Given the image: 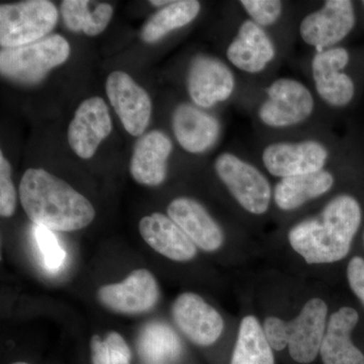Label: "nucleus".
<instances>
[{"label":"nucleus","mask_w":364,"mask_h":364,"mask_svg":"<svg viewBox=\"0 0 364 364\" xmlns=\"http://www.w3.org/2000/svg\"><path fill=\"white\" fill-rule=\"evenodd\" d=\"M360 224V205L353 196L342 195L328 203L318 217L296 225L289 242L309 264L337 262L350 251Z\"/></svg>","instance_id":"obj_1"},{"label":"nucleus","mask_w":364,"mask_h":364,"mask_svg":"<svg viewBox=\"0 0 364 364\" xmlns=\"http://www.w3.org/2000/svg\"><path fill=\"white\" fill-rule=\"evenodd\" d=\"M20 198L31 221L51 231H78L95 218V208L85 196L42 168L26 170Z\"/></svg>","instance_id":"obj_2"},{"label":"nucleus","mask_w":364,"mask_h":364,"mask_svg":"<svg viewBox=\"0 0 364 364\" xmlns=\"http://www.w3.org/2000/svg\"><path fill=\"white\" fill-rule=\"evenodd\" d=\"M70 45L60 35L48 36L32 44L0 52L2 76L23 85H35L70 56Z\"/></svg>","instance_id":"obj_3"},{"label":"nucleus","mask_w":364,"mask_h":364,"mask_svg":"<svg viewBox=\"0 0 364 364\" xmlns=\"http://www.w3.org/2000/svg\"><path fill=\"white\" fill-rule=\"evenodd\" d=\"M59 13L48 0H28L0 6V45L21 47L44 39L57 25Z\"/></svg>","instance_id":"obj_4"},{"label":"nucleus","mask_w":364,"mask_h":364,"mask_svg":"<svg viewBox=\"0 0 364 364\" xmlns=\"http://www.w3.org/2000/svg\"><path fill=\"white\" fill-rule=\"evenodd\" d=\"M215 169L242 208L254 215L267 212L272 200V188L259 170L231 153L220 155Z\"/></svg>","instance_id":"obj_5"},{"label":"nucleus","mask_w":364,"mask_h":364,"mask_svg":"<svg viewBox=\"0 0 364 364\" xmlns=\"http://www.w3.org/2000/svg\"><path fill=\"white\" fill-rule=\"evenodd\" d=\"M268 98L261 105L259 117L269 127L284 128L301 123L312 114V93L299 81L280 78L267 90Z\"/></svg>","instance_id":"obj_6"},{"label":"nucleus","mask_w":364,"mask_h":364,"mask_svg":"<svg viewBox=\"0 0 364 364\" xmlns=\"http://www.w3.org/2000/svg\"><path fill=\"white\" fill-rule=\"evenodd\" d=\"M105 90L126 131L132 136L144 135L152 114V104L147 91L123 71L109 74Z\"/></svg>","instance_id":"obj_7"},{"label":"nucleus","mask_w":364,"mask_h":364,"mask_svg":"<svg viewBox=\"0 0 364 364\" xmlns=\"http://www.w3.org/2000/svg\"><path fill=\"white\" fill-rule=\"evenodd\" d=\"M97 298L112 312L138 315L154 308L159 299V287L149 270L136 269L124 282L100 287Z\"/></svg>","instance_id":"obj_8"},{"label":"nucleus","mask_w":364,"mask_h":364,"mask_svg":"<svg viewBox=\"0 0 364 364\" xmlns=\"http://www.w3.org/2000/svg\"><path fill=\"white\" fill-rule=\"evenodd\" d=\"M355 25L353 4L349 0H328L320 11L306 16L299 26L301 39L318 52L347 37Z\"/></svg>","instance_id":"obj_9"},{"label":"nucleus","mask_w":364,"mask_h":364,"mask_svg":"<svg viewBox=\"0 0 364 364\" xmlns=\"http://www.w3.org/2000/svg\"><path fill=\"white\" fill-rule=\"evenodd\" d=\"M172 317L181 331L198 346L215 344L224 331L222 316L196 294L177 296L172 306Z\"/></svg>","instance_id":"obj_10"},{"label":"nucleus","mask_w":364,"mask_h":364,"mask_svg":"<svg viewBox=\"0 0 364 364\" xmlns=\"http://www.w3.org/2000/svg\"><path fill=\"white\" fill-rule=\"evenodd\" d=\"M327 304L320 298L311 299L298 317L287 323L289 352L296 363H312L320 354L327 328Z\"/></svg>","instance_id":"obj_11"},{"label":"nucleus","mask_w":364,"mask_h":364,"mask_svg":"<svg viewBox=\"0 0 364 364\" xmlns=\"http://www.w3.org/2000/svg\"><path fill=\"white\" fill-rule=\"evenodd\" d=\"M327 159V149L317 141L274 143L267 146L262 154L268 172L282 178L320 171Z\"/></svg>","instance_id":"obj_12"},{"label":"nucleus","mask_w":364,"mask_h":364,"mask_svg":"<svg viewBox=\"0 0 364 364\" xmlns=\"http://www.w3.org/2000/svg\"><path fill=\"white\" fill-rule=\"evenodd\" d=\"M112 130L111 114L105 100L90 97L81 102L68 128L69 145L82 159H90Z\"/></svg>","instance_id":"obj_13"},{"label":"nucleus","mask_w":364,"mask_h":364,"mask_svg":"<svg viewBox=\"0 0 364 364\" xmlns=\"http://www.w3.org/2000/svg\"><path fill=\"white\" fill-rule=\"evenodd\" d=\"M235 87L233 73L221 60L198 55L191 61L188 76L189 97L200 107H212L231 97Z\"/></svg>","instance_id":"obj_14"},{"label":"nucleus","mask_w":364,"mask_h":364,"mask_svg":"<svg viewBox=\"0 0 364 364\" xmlns=\"http://www.w3.org/2000/svg\"><path fill=\"white\" fill-rule=\"evenodd\" d=\"M348 62V52L341 47L318 52L314 57L312 72L316 90L333 107H345L354 97L353 81L342 72Z\"/></svg>","instance_id":"obj_15"},{"label":"nucleus","mask_w":364,"mask_h":364,"mask_svg":"<svg viewBox=\"0 0 364 364\" xmlns=\"http://www.w3.org/2000/svg\"><path fill=\"white\" fill-rule=\"evenodd\" d=\"M167 213L196 247L207 252H214L222 247L224 233L221 227L200 203L193 198H177L169 203Z\"/></svg>","instance_id":"obj_16"},{"label":"nucleus","mask_w":364,"mask_h":364,"mask_svg":"<svg viewBox=\"0 0 364 364\" xmlns=\"http://www.w3.org/2000/svg\"><path fill=\"white\" fill-rule=\"evenodd\" d=\"M139 231L153 250L178 262L193 259L198 247L168 215L154 213L146 215L139 224Z\"/></svg>","instance_id":"obj_17"},{"label":"nucleus","mask_w":364,"mask_h":364,"mask_svg":"<svg viewBox=\"0 0 364 364\" xmlns=\"http://www.w3.org/2000/svg\"><path fill=\"white\" fill-rule=\"evenodd\" d=\"M171 151V140L162 132L144 134L134 146L130 165L133 178L143 186H160L166 178Z\"/></svg>","instance_id":"obj_18"},{"label":"nucleus","mask_w":364,"mask_h":364,"mask_svg":"<svg viewBox=\"0 0 364 364\" xmlns=\"http://www.w3.org/2000/svg\"><path fill=\"white\" fill-rule=\"evenodd\" d=\"M172 127L179 145L193 154H200L213 147L221 132V126L215 117L189 104L176 107Z\"/></svg>","instance_id":"obj_19"},{"label":"nucleus","mask_w":364,"mask_h":364,"mask_svg":"<svg viewBox=\"0 0 364 364\" xmlns=\"http://www.w3.org/2000/svg\"><path fill=\"white\" fill-rule=\"evenodd\" d=\"M358 320V313L349 306L332 314L321 345L323 363L364 364V354L351 341V333Z\"/></svg>","instance_id":"obj_20"},{"label":"nucleus","mask_w":364,"mask_h":364,"mask_svg":"<svg viewBox=\"0 0 364 364\" xmlns=\"http://www.w3.org/2000/svg\"><path fill=\"white\" fill-rule=\"evenodd\" d=\"M272 41L261 26L253 21H245L238 35L227 50L229 61L242 71L258 73L274 58Z\"/></svg>","instance_id":"obj_21"},{"label":"nucleus","mask_w":364,"mask_h":364,"mask_svg":"<svg viewBox=\"0 0 364 364\" xmlns=\"http://www.w3.org/2000/svg\"><path fill=\"white\" fill-rule=\"evenodd\" d=\"M334 177L320 170L314 173L286 177L277 184L273 198L282 210H294L314 198L325 195L332 188Z\"/></svg>","instance_id":"obj_22"},{"label":"nucleus","mask_w":364,"mask_h":364,"mask_svg":"<svg viewBox=\"0 0 364 364\" xmlns=\"http://www.w3.org/2000/svg\"><path fill=\"white\" fill-rule=\"evenodd\" d=\"M273 349L265 338L259 320L246 316L241 321L230 364H274Z\"/></svg>","instance_id":"obj_23"},{"label":"nucleus","mask_w":364,"mask_h":364,"mask_svg":"<svg viewBox=\"0 0 364 364\" xmlns=\"http://www.w3.org/2000/svg\"><path fill=\"white\" fill-rule=\"evenodd\" d=\"M87 0H64L61 16L64 25L71 32H83L90 37L104 32L112 20L114 9L109 4H98L91 9Z\"/></svg>","instance_id":"obj_24"},{"label":"nucleus","mask_w":364,"mask_h":364,"mask_svg":"<svg viewBox=\"0 0 364 364\" xmlns=\"http://www.w3.org/2000/svg\"><path fill=\"white\" fill-rule=\"evenodd\" d=\"M200 11V4L196 0L171 1L144 25L141 38L149 44L157 42L172 31L191 23Z\"/></svg>","instance_id":"obj_25"},{"label":"nucleus","mask_w":364,"mask_h":364,"mask_svg":"<svg viewBox=\"0 0 364 364\" xmlns=\"http://www.w3.org/2000/svg\"><path fill=\"white\" fill-rule=\"evenodd\" d=\"M141 358L151 363L174 360L181 354V340L163 323L154 322L143 328L138 340Z\"/></svg>","instance_id":"obj_26"},{"label":"nucleus","mask_w":364,"mask_h":364,"mask_svg":"<svg viewBox=\"0 0 364 364\" xmlns=\"http://www.w3.org/2000/svg\"><path fill=\"white\" fill-rule=\"evenodd\" d=\"M35 236L46 267L51 270L58 269L65 260L66 252L59 245L56 236L51 230L42 226L36 228Z\"/></svg>","instance_id":"obj_27"},{"label":"nucleus","mask_w":364,"mask_h":364,"mask_svg":"<svg viewBox=\"0 0 364 364\" xmlns=\"http://www.w3.org/2000/svg\"><path fill=\"white\" fill-rule=\"evenodd\" d=\"M241 4L259 26H272L282 14V4L279 0H242Z\"/></svg>","instance_id":"obj_28"},{"label":"nucleus","mask_w":364,"mask_h":364,"mask_svg":"<svg viewBox=\"0 0 364 364\" xmlns=\"http://www.w3.org/2000/svg\"><path fill=\"white\" fill-rule=\"evenodd\" d=\"M16 208V188L11 181V166L0 153V215L4 218L11 217Z\"/></svg>","instance_id":"obj_29"},{"label":"nucleus","mask_w":364,"mask_h":364,"mask_svg":"<svg viewBox=\"0 0 364 364\" xmlns=\"http://www.w3.org/2000/svg\"><path fill=\"white\" fill-rule=\"evenodd\" d=\"M265 338L273 350L282 351L289 346L287 322L277 317H268L263 324Z\"/></svg>","instance_id":"obj_30"},{"label":"nucleus","mask_w":364,"mask_h":364,"mask_svg":"<svg viewBox=\"0 0 364 364\" xmlns=\"http://www.w3.org/2000/svg\"><path fill=\"white\" fill-rule=\"evenodd\" d=\"M105 342L109 346L112 364H131V349L121 334L114 331L109 332Z\"/></svg>","instance_id":"obj_31"},{"label":"nucleus","mask_w":364,"mask_h":364,"mask_svg":"<svg viewBox=\"0 0 364 364\" xmlns=\"http://www.w3.org/2000/svg\"><path fill=\"white\" fill-rule=\"evenodd\" d=\"M347 279L351 291L360 299L364 306V259L353 257L347 267Z\"/></svg>","instance_id":"obj_32"},{"label":"nucleus","mask_w":364,"mask_h":364,"mask_svg":"<svg viewBox=\"0 0 364 364\" xmlns=\"http://www.w3.org/2000/svg\"><path fill=\"white\" fill-rule=\"evenodd\" d=\"M91 363L92 364H112L109 346L105 340L95 335L90 341Z\"/></svg>","instance_id":"obj_33"},{"label":"nucleus","mask_w":364,"mask_h":364,"mask_svg":"<svg viewBox=\"0 0 364 364\" xmlns=\"http://www.w3.org/2000/svg\"><path fill=\"white\" fill-rule=\"evenodd\" d=\"M170 2H171V1H165V0H164V1H158V0H157V1H155V0H151L150 4L154 6H166V4H167V6H168Z\"/></svg>","instance_id":"obj_34"},{"label":"nucleus","mask_w":364,"mask_h":364,"mask_svg":"<svg viewBox=\"0 0 364 364\" xmlns=\"http://www.w3.org/2000/svg\"><path fill=\"white\" fill-rule=\"evenodd\" d=\"M11 364H30V363H23V361H18V363H11Z\"/></svg>","instance_id":"obj_35"},{"label":"nucleus","mask_w":364,"mask_h":364,"mask_svg":"<svg viewBox=\"0 0 364 364\" xmlns=\"http://www.w3.org/2000/svg\"><path fill=\"white\" fill-rule=\"evenodd\" d=\"M363 4H364V1H363Z\"/></svg>","instance_id":"obj_36"}]
</instances>
